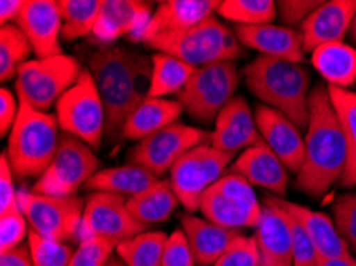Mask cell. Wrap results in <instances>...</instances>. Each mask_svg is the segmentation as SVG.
Segmentation results:
<instances>
[{"mask_svg":"<svg viewBox=\"0 0 356 266\" xmlns=\"http://www.w3.org/2000/svg\"><path fill=\"white\" fill-rule=\"evenodd\" d=\"M88 70L106 110V138L122 135L123 126L144 99L149 97L152 59L117 45H101L90 56Z\"/></svg>","mask_w":356,"mask_h":266,"instance_id":"obj_1","label":"cell"},{"mask_svg":"<svg viewBox=\"0 0 356 266\" xmlns=\"http://www.w3.org/2000/svg\"><path fill=\"white\" fill-rule=\"evenodd\" d=\"M305 131V156L296 174V187L312 198H320L341 181L347 166V144L325 85L310 91Z\"/></svg>","mask_w":356,"mask_h":266,"instance_id":"obj_2","label":"cell"},{"mask_svg":"<svg viewBox=\"0 0 356 266\" xmlns=\"http://www.w3.org/2000/svg\"><path fill=\"white\" fill-rule=\"evenodd\" d=\"M243 74L246 86L264 106L283 113L299 129H307L312 81L309 69L299 63L257 56Z\"/></svg>","mask_w":356,"mask_h":266,"instance_id":"obj_3","label":"cell"},{"mask_svg":"<svg viewBox=\"0 0 356 266\" xmlns=\"http://www.w3.org/2000/svg\"><path fill=\"white\" fill-rule=\"evenodd\" d=\"M19 112L8 135L7 158L18 181L37 177L48 169L55 158L61 134L56 115L37 110L18 97Z\"/></svg>","mask_w":356,"mask_h":266,"instance_id":"obj_4","label":"cell"},{"mask_svg":"<svg viewBox=\"0 0 356 266\" xmlns=\"http://www.w3.org/2000/svg\"><path fill=\"white\" fill-rule=\"evenodd\" d=\"M83 69L74 56L56 54L24 63L16 77V93L37 110L48 112L66 91L75 85Z\"/></svg>","mask_w":356,"mask_h":266,"instance_id":"obj_5","label":"cell"},{"mask_svg":"<svg viewBox=\"0 0 356 266\" xmlns=\"http://www.w3.org/2000/svg\"><path fill=\"white\" fill-rule=\"evenodd\" d=\"M55 110L64 134L83 140L93 150L101 149L106 134V110L90 70H83L75 85L59 97Z\"/></svg>","mask_w":356,"mask_h":266,"instance_id":"obj_6","label":"cell"},{"mask_svg":"<svg viewBox=\"0 0 356 266\" xmlns=\"http://www.w3.org/2000/svg\"><path fill=\"white\" fill-rule=\"evenodd\" d=\"M238 83L240 74L235 63L209 64L195 70L184 90L177 94V101L193 120L211 123L234 99Z\"/></svg>","mask_w":356,"mask_h":266,"instance_id":"obj_7","label":"cell"},{"mask_svg":"<svg viewBox=\"0 0 356 266\" xmlns=\"http://www.w3.org/2000/svg\"><path fill=\"white\" fill-rule=\"evenodd\" d=\"M200 210L204 219L229 230L257 226L264 214L251 183L234 172L224 174L207 190Z\"/></svg>","mask_w":356,"mask_h":266,"instance_id":"obj_8","label":"cell"},{"mask_svg":"<svg viewBox=\"0 0 356 266\" xmlns=\"http://www.w3.org/2000/svg\"><path fill=\"white\" fill-rule=\"evenodd\" d=\"M161 53L179 58L198 69L216 63H234L245 56V47L235 31L213 15L177 37Z\"/></svg>","mask_w":356,"mask_h":266,"instance_id":"obj_9","label":"cell"},{"mask_svg":"<svg viewBox=\"0 0 356 266\" xmlns=\"http://www.w3.org/2000/svg\"><path fill=\"white\" fill-rule=\"evenodd\" d=\"M98 167V156L88 144L63 133L55 158L37 178L32 192L51 197H77L80 187L91 181Z\"/></svg>","mask_w":356,"mask_h":266,"instance_id":"obj_10","label":"cell"},{"mask_svg":"<svg viewBox=\"0 0 356 266\" xmlns=\"http://www.w3.org/2000/svg\"><path fill=\"white\" fill-rule=\"evenodd\" d=\"M235 155L214 149L211 144H202L192 149L171 167L170 182L179 203L187 214L195 213L202 204L203 194L214 185Z\"/></svg>","mask_w":356,"mask_h":266,"instance_id":"obj_11","label":"cell"},{"mask_svg":"<svg viewBox=\"0 0 356 266\" xmlns=\"http://www.w3.org/2000/svg\"><path fill=\"white\" fill-rule=\"evenodd\" d=\"M18 206L28 219L29 228L37 235L59 242L74 241L79 238L85 199L19 192Z\"/></svg>","mask_w":356,"mask_h":266,"instance_id":"obj_12","label":"cell"},{"mask_svg":"<svg viewBox=\"0 0 356 266\" xmlns=\"http://www.w3.org/2000/svg\"><path fill=\"white\" fill-rule=\"evenodd\" d=\"M211 134L184 123H172L160 131L139 140L128 153L129 165L143 166L159 178L195 147L208 144Z\"/></svg>","mask_w":356,"mask_h":266,"instance_id":"obj_13","label":"cell"},{"mask_svg":"<svg viewBox=\"0 0 356 266\" xmlns=\"http://www.w3.org/2000/svg\"><path fill=\"white\" fill-rule=\"evenodd\" d=\"M219 0H165L159 2L144 29L131 37L150 50L161 53L171 42L216 13Z\"/></svg>","mask_w":356,"mask_h":266,"instance_id":"obj_14","label":"cell"},{"mask_svg":"<svg viewBox=\"0 0 356 266\" xmlns=\"http://www.w3.org/2000/svg\"><path fill=\"white\" fill-rule=\"evenodd\" d=\"M147 228L129 213L127 198L106 192H93L85 201L79 240L99 236L122 242L147 231Z\"/></svg>","mask_w":356,"mask_h":266,"instance_id":"obj_15","label":"cell"},{"mask_svg":"<svg viewBox=\"0 0 356 266\" xmlns=\"http://www.w3.org/2000/svg\"><path fill=\"white\" fill-rule=\"evenodd\" d=\"M16 26L21 27L29 39L37 58H50L63 53V19L55 0H26Z\"/></svg>","mask_w":356,"mask_h":266,"instance_id":"obj_16","label":"cell"},{"mask_svg":"<svg viewBox=\"0 0 356 266\" xmlns=\"http://www.w3.org/2000/svg\"><path fill=\"white\" fill-rule=\"evenodd\" d=\"M254 117L264 142L283 161L286 169L298 174L305 156V139L300 129L283 113L264 104L256 108Z\"/></svg>","mask_w":356,"mask_h":266,"instance_id":"obj_17","label":"cell"},{"mask_svg":"<svg viewBox=\"0 0 356 266\" xmlns=\"http://www.w3.org/2000/svg\"><path fill=\"white\" fill-rule=\"evenodd\" d=\"M356 15V0L323 2L300 26L304 53H314L327 43L343 42Z\"/></svg>","mask_w":356,"mask_h":266,"instance_id":"obj_18","label":"cell"},{"mask_svg":"<svg viewBox=\"0 0 356 266\" xmlns=\"http://www.w3.org/2000/svg\"><path fill=\"white\" fill-rule=\"evenodd\" d=\"M259 142H262V138L250 104L245 97L235 96L216 118L209 144L225 153L236 155V151L250 149Z\"/></svg>","mask_w":356,"mask_h":266,"instance_id":"obj_19","label":"cell"},{"mask_svg":"<svg viewBox=\"0 0 356 266\" xmlns=\"http://www.w3.org/2000/svg\"><path fill=\"white\" fill-rule=\"evenodd\" d=\"M264 203L283 209L286 214L293 217L307 231L312 242L315 244L320 258L352 255L348 244L339 235L334 219H331L327 214L318 213V210L307 208V206H300L298 203H291V201H286L280 197H267Z\"/></svg>","mask_w":356,"mask_h":266,"instance_id":"obj_20","label":"cell"},{"mask_svg":"<svg viewBox=\"0 0 356 266\" xmlns=\"http://www.w3.org/2000/svg\"><path fill=\"white\" fill-rule=\"evenodd\" d=\"M152 15L154 8L150 3L136 0H102L93 37L101 45H111L123 35L131 39L147 26Z\"/></svg>","mask_w":356,"mask_h":266,"instance_id":"obj_21","label":"cell"},{"mask_svg":"<svg viewBox=\"0 0 356 266\" xmlns=\"http://www.w3.org/2000/svg\"><path fill=\"white\" fill-rule=\"evenodd\" d=\"M235 34L243 47L252 48L261 56L284 59L289 63L304 61V40L300 31L277 24L236 26Z\"/></svg>","mask_w":356,"mask_h":266,"instance_id":"obj_22","label":"cell"},{"mask_svg":"<svg viewBox=\"0 0 356 266\" xmlns=\"http://www.w3.org/2000/svg\"><path fill=\"white\" fill-rule=\"evenodd\" d=\"M230 172L238 174L251 185L270 190L275 197L283 198L288 193L289 171L264 140L243 151Z\"/></svg>","mask_w":356,"mask_h":266,"instance_id":"obj_23","label":"cell"},{"mask_svg":"<svg viewBox=\"0 0 356 266\" xmlns=\"http://www.w3.org/2000/svg\"><path fill=\"white\" fill-rule=\"evenodd\" d=\"M254 238L261 266H293V235L283 209L266 204Z\"/></svg>","mask_w":356,"mask_h":266,"instance_id":"obj_24","label":"cell"},{"mask_svg":"<svg viewBox=\"0 0 356 266\" xmlns=\"http://www.w3.org/2000/svg\"><path fill=\"white\" fill-rule=\"evenodd\" d=\"M181 225L200 266L214 265L230 244L241 235L238 230H229L192 214H182Z\"/></svg>","mask_w":356,"mask_h":266,"instance_id":"obj_25","label":"cell"},{"mask_svg":"<svg viewBox=\"0 0 356 266\" xmlns=\"http://www.w3.org/2000/svg\"><path fill=\"white\" fill-rule=\"evenodd\" d=\"M184 107L179 101L147 97L134 108L123 126L122 138L128 140H143L147 135L163 129L179 120Z\"/></svg>","mask_w":356,"mask_h":266,"instance_id":"obj_26","label":"cell"},{"mask_svg":"<svg viewBox=\"0 0 356 266\" xmlns=\"http://www.w3.org/2000/svg\"><path fill=\"white\" fill-rule=\"evenodd\" d=\"M159 181L157 176L144 169L138 165H125L117 167H107V169L98 171L86 183L85 188L91 192H106L118 194L123 198H133L143 193L144 190L152 187Z\"/></svg>","mask_w":356,"mask_h":266,"instance_id":"obj_27","label":"cell"},{"mask_svg":"<svg viewBox=\"0 0 356 266\" xmlns=\"http://www.w3.org/2000/svg\"><path fill=\"white\" fill-rule=\"evenodd\" d=\"M312 64L327 86L347 90L356 81V50L343 42L327 43L312 53Z\"/></svg>","mask_w":356,"mask_h":266,"instance_id":"obj_28","label":"cell"},{"mask_svg":"<svg viewBox=\"0 0 356 266\" xmlns=\"http://www.w3.org/2000/svg\"><path fill=\"white\" fill-rule=\"evenodd\" d=\"M179 204V198L176 197L171 182L165 178L163 181L159 178L152 187L127 199L128 210L131 215L147 226L168 220Z\"/></svg>","mask_w":356,"mask_h":266,"instance_id":"obj_29","label":"cell"},{"mask_svg":"<svg viewBox=\"0 0 356 266\" xmlns=\"http://www.w3.org/2000/svg\"><path fill=\"white\" fill-rule=\"evenodd\" d=\"M150 59H152V80H150L149 97L166 99V96L170 94H179L197 70V67L171 54L155 53Z\"/></svg>","mask_w":356,"mask_h":266,"instance_id":"obj_30","label":"cell"},{"mask_svg":"<svg viewBox=\"0 0 356 266\" xmlns=\"http://www.w3.org/2000/svg\"><path fill=\"white\" fill-rule=\"evenodd\" d=\"M327 93L336 108L347 144V166L341 182L343 187H356V94L337 86H327Z\"/></svg>","mask_w":356,"mask_h":266,"instance_id":"obj_31","label":"cell"},{"mask_svg":"<svg viewBox=\"0 0 356 266\" xmlns=\"http://www.w3.org/2000/svg\"><path fill=\"white\" fill-rule=\"evenodd\" d=\"M58 7L63 19L61 37L72 42L93 34L102 8V0H59Z\"/></svg>","mask_w":356,"mask_h":266,"instance_id":"obj_32","label":"cell"},{"mask_svg":"<svg viewBox=\"0 0 356 266\" xmlns=\"http://www.w3.org/2000/svg\"><path fill=\"white\" fill-rule=\"evenodd\" d=\"M168 235L163 231H144L117 244V255L127 266H161Z\"/></svg>","mask_w":356,"mask_h":266,"instance_id":"obj_33","label":"cell"},{"mask_svg":"<svg viewBox=\"0 0 356 266\" xmlns=\"http://www.w3.org/2000/svg\"><path fill=\"white\" fill-rule=\"evenodd\" d=\"M32 45L21 27L5 24L0 27V80L2 83L18 77V70L29 61Z\"/></svg>","mask_w":356,"mask_h":266,"instance_id":"obj_34","label":"cell"},{"mask_svg":"<svg viewBox=\"0 0 356 266\" xmlns=\"http://www.w3.org/2000/svg\"><path fill=\"white\" fill-rule=\"evenodd\" d=\"M220 18L234 21L236 26L272 24L277 18L273 0H222L216 10Z\"/></svg>","mask_w":356,"mask_h":266,"instance_id":"obj_35","label":"cell"},{"mask_svg":"<svg viewBox=\"0 0 356 266\" xmlns=\"http://www.w3.org/2000/svg\"><path fill=\"white\" fill-rule=\"evenodd\" d=\"M117 244L99 236L86 238L80 241L69 266H127L120 257H114Z\"/></svg>","mask_w":356,"mask_h":266,"instance_id":"obj_36","label":"cell"},{"mask_svg":"<svg viewBox=\"0 0 356 266\" xmlns=\"http://www.w3.org/2000/svg\"><path fill=\"white\" fill-rule=\"evenodd\" d=\"M28 246L34 266H69L74 255L72 247L66 242L48 240L29 228Z\"/></svg>","mask_w":356,"mask_h":266,"instance_id":"obj_37","label":"cell"},{"mask_svg":"<svg viewBox=\"0 0 356 266\" xmlns=\"http://www.w3.org/2000/svg\"><path fill=\"white\" fill-rule=\"evenodd\" d=\"M28 219L18 204L0 214V252L12 251L29 236Z\"/></svg>","mask_w":356,"mask_h":266,"instance_id":"obj_38","label":"cell"},{"mask_svg":"<svg viewBox=\"0 0 356 266\" xmlns=\"http://www.w3.org/2000/svg\"><path fill=\"white\" fill-rule=\"evenodd\" d=\"M332 214L339 235L356 253V192L339 197L332 206Z\"/></svg>","mask_w":356,"mask_h":266,"instance_id":"obj_39","label":"cell"},{"mask_svg":"<svg viewBox=\"0 0 356 266\" xmlns=\"http://www.w3.org/2000/svg\"><path fill=\"white\" fill-rule=\"evenodd\" d=\"M213 266H261L256 238L240 235Z\"/></svg>","mask_w":356,"mask_h":266,"instance_id":"obj_40","label":"cell"},{"mask_svg":"<svg viewBox=\"0 0 356 266\" xmlns=\"http://www.w3.org/2000/svg\"><path fill=\"white\" fill-rule=\"evenodd\" d=\"M289 217L291 235H293V266H318L320 255L316 252L315 244L307 235L293 217Z\"/></svg>","mask_w":356,"mask_h":266,"instance_id":"obj_41","label":"cell"},{"mask_svg":"<svg viewBox=\"0 0 356 266\" xmlns=\"http://www.w3.org/2000/svg\"><path fill=\"white\" fill-rule=\"evenodd\" d=\"M161 266H197V260L182 230L172 231L166 241Z\"/></svg>","mask_w":356,"mask_h":266,"instance_id":"obj_42","label":"cell"},{"mask_svg":"<svg viewBox=\"0 0 356 266\" xmlns=\"http://www.w3.org/2000/svg\"><path fill=\"white\" fill-rule=\"evenodd\" d=\"M321 3L323 2H316V0H282V2H277V15L283 26L294 29V26H302Z\"/></svg>","mask_w":356,"mask_h":266,"instance_id":"obj_43","label":"cell"},{"mask_svg":"<svg viewBox=\"0 0 356 266\" xmlns=\"http://www.w3.org/2000/svg\"><path fill=\"white\" fill-rule=\"evenodd\" d=\"M18 204V193L15 190V174L10 166L7 153L0 158V214L7 213L13 206Z\"/></svg>","mask_w":356,"mask_h":266,"instance_id":"obj_44","label":"cell"},{"mask_svg":"<svg viewBox=\"0 0 356 266\" xmlns=\"http://www.w3.org/2000/svg\"><path fill=\"white\" fill-rule=\"evenodd\" d=\"M18 112L19 101L16 96L8 88L0 90V134L5 135L12 131Z\"/></svg>","mask_w":356,"mask_h":266,"instance_id":"obj_45","label":"cell"},{"mask_svg":"<svg viewBox=\"0 0 356 266\" xmlns=\"http://www.w3.org/2000/svg\"><path fill=\"white\" fill-rule=\"evenodd\" d=\"M0 266H34L28 244H21V246L12 249V251L2 252Z\"/></svg>","mask_w":356,"mask_h":266,"instance_id":"obj_46","label":"cell"},{"mask_svg":"<svg viewBox=\"0 0 356 266\" xmlns=\"http://www.w3.org/2000/svg\"><path fill=\"white\" fill-rule=\"evenodd\" d=\"M26 5V0H3L0 3V24H16Z\"/></svg>","mask_w":356,"mask_h":266,"instance_id":"obj_47","label":"cell"},{"mask_svg":"<svg viewBox=\"0 0 356 266\" xmlns=\"http://www.w3.org/2000/svg\"><path fill=\"white\" fill-rule=\"evenodd\" d=\"M318 266H356V260L353 255H345V257H332V258H320Z\"/></svg>","mask_w":356,"mask_h":266,"instance_id":"obj_48","label":"cell"},{"mask_svg":"<svg viewBox=\"0 0 356 266\" xmlns=\"http://www.w3.org/2000/svg\"><path fill=\"white\" fill-rule=\"evenodd\" d=\"M350 39H352L355 43H356V15H355V18H353V23H352V27H350Z\"/></svg>","mask_w":356,"mask_h":266,"instance_id":"obj_49","label":"cell"}]
</instances>
